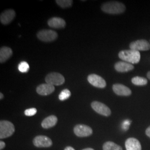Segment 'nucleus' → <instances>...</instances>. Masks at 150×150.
<instances>
[{"label": "nucleus", "instance_id": "9b49d317", "mask_svg": "<svg viewBox=\"0 0 150 150\" xmlns=\"http://www.w3.org/2000/svg\"><path fill=\"white\" fill-rule=\"evenodd\" d=\"M16 16V12L13 10H7L3 12L0 16V21L4 25H8L12 21Z\"/></svg>", "mask_w": 150, "mask_h": 150}, {"label": "nucleus", "instance_id": "393cba45", "mask_svg": "<svg viewBox=\"0 0 150 150\" xmlns=\"http://www.w3.org/2000/svg\"><path fill=\"white\" fill-rule=\"evenodd\" d=\"M131 122V121L129 120H126L123 121L122 124V127L123 130L127 131L129 129Z\"/></svg>", "mask_w": 150, "mask_h": 150}, {"label": "nucleus", "instance_id": "c756f323", "mask_svg": "<svg viewBox=\"0 0 150 150\" xmlns=\"http://www.w3.org/2000/svg\"><path fill=\"white\" fill-rule=\"evenodd\" d=\"M147 77L150 80V71L148 72V73H147Z\"/></svg>", "mask_w": 150, "mask_h": 150}, {"label": "nucleus", "instance_id": "bb28decb", "mask_svg": "<svg viewBox=\"0 0 150 150\" xmlns=\"http://www.w3.org/2000/svg\"><path fill=\"white\" fill-rule=\"evenodd\" d=\"M146 134L148 137H149L150 138V126L147 129H146Z\"/></svg>", "mask_w": 150, "mask_h": 150}, {"label": "nucleus", "instance_id": "f257e3e1", "mask_svg": "<svg viewBox=\"0 0 150 150\" xmlns=\"http://www.w3.org/2000/svg\"><path fill=\"white\" fill-rule=\"evenodd\" d=\"M101 10L109 14H120L125 11L126 7L121 2L111 1L104 3L101 6Z\"/></svg>", "mask_w": 150, "mask_h": 150}, {"label": "nucleus", "instance_id": "b1692460", "mask_svg": "<svg viewBox=\"0 0 150 150\" xmlns=\"http://www.w3.org/2000/svg\"><path fill=\"white\" fill-rule=\"evenodd\" d=\"M37 113V109L35 108H28L25 111V115L27 116H32Z\"/></svg>", "mask_w": 150, "mask_h": 150}, {"label": "nucleus", "instance_id": "a211bd4d", "mask_svg": "<svg viewBox=\"0 0 150 150\" xmlns=\"http://www.w3.org/2000/svg\"><path fill=\"white\" fill-rule=\"evenodd\" d=\"M57 122V117L54 115H51L43 120L41 123V126L43 129H50L54 126Z\"/></svg>", "mask_w": 150, "mask_h": 150}, {"label": "nucleus", "instance_id": "7ed1b4c3", "mask_svg": "<svg viewBox=\"0 0 150 150\" xmlns=\"http://www.w3.org/2000/svg\"><path fill=\"white\" fill-rule=\"evenodd\" d=\"M15 129L13 124L11 122L2 120L0 122V139H3L9 137L15 132Z\"/></svg>", "mask_w": 150, "mask_h": 150}, {"label": "nucleus", "instance_id": "4468645a", "mask_svg": "<svg viewBox=\"0 0 150 150\" xmlns=\"http://www.w3.org/2000/svg\"><path fill=\"white\" fill-rule=\"evenodd\" d=\"M48 25L51 28L61 29L66 27V22L63 18L57 17H54L48 20Z\"/></svg>", "mask_w": 150, "mask_h": 150}, {"label": "nucleus", "instance_id": "5701e85b", "mask_svg": "<svg viewBox=\"0 0 150 150\" xmlns=\"http://www.w3.org/2000/svg\"><path fill=\"white\" fill-rule=\"evenodd\" d=\"M18 70L22 73H26L30 69L29 64L25 61H22L18 65Z\"/></svg>", "mask_w": 150, "mask_h": 150}, {"label": "nucleus", "instance_id": "7c9ffc66", "mask_svg": "<svg viewBox=\"0 0 150 150\" xmlns=\"http://www.w3.org/2000/svg\"><path fill=\"white\" fill-rule=\"evenodd\" d=\"M82 150H93V149H91V148H87V149H83Z\"/></svg>", "mask_w": 150, "mask_h": 150}, {"label": "nucleus", "instance_id": "aec40b11", "mask_svg": "<svg viewBox=\"0 0 150 150\" xmlns=\"http://www.w3.org/2000/svg\"><path fill=\"white\" fill-rule=\"evenodd\" d=\"M131 81L133 84L136 86H144L147 83V80L146 79L139 76L134 77L132 79Z\"/></svg>", "mask_w": 150, "mask_h": 150}, {"label": "nucleus", "instance_id": "c85d7f7f", "mask_svg": "<svg viewBox=\"0 0 150 150\" xmlns=\"http://www.w3.org/2000/svg\"><path fill=\"white\" fill-rule=\"evenodd\" d=\"M3 98H4V95L1 92V93H0V99L2 100Z\"/></svg>", "mask_w": 150, "mask_h": 150}, {"label": "nucleus", "instance_id": "ddd939ff", "mask_svg": "<svg viewBox=\"0 0 150 150\" xmlns=\"http://www.w3.org/2000/svg\"><path fill=\"white\" fill-rule=\"evenodd\" d=\"M54 86L48 83H43L38 86L36 92L38 94L42 96H47L54 91Z\"/></svg>", "mask_w": 150, "mask_h": 150}, {"label": "nucleus", "instance_id": "f8f14e48", "mask_svg": "<svg viewBox=\"0 0 150 150\" xmlns=\"http://www.w3.org/2000/svg\"><path fill=\"white\" fill-rule=\"evenodd\" d=\"M113 92L118 96H129L131 95V91L129 87L122 84L116 83L112 86Z\"/></svg>", "mask_w": 150, "mask_h": 150}, {"label": "nucleus", "instance_id": "a878e982", "mask_svg": "<svg viewBox=\"0 0 150 150\" xmlns=\"http://www.w3.org/2000/svg\"><path fill=\"white\" fill-rule=\"evenodd\" d=\"M5 143L4 141H1V142H0V150H3L5 147Z\"/></svg>", "mask_w": 150, "mask_h": 150}, {"label": "nucleus", "instance_id": "2eb2a0df", "mask_svg": "<svg viewBox=\"0 0 150 150\" xmlns=\"http://www.w3.org/2000/svg\"><path fill=\"white\" fill-rule=\"evenodd\" d=\"M126 150H141V145L139 141L135 138H129L125 142Z\"/></svg>", "mask_w": 150, "mask_h": 150}, {"label": "nucleus", "instance_id": "412c9836", "mask_svg": "<svg viewBox=\"0 0 150 150\" xmlns=\"http://www.w3.org/2000/svg\"><path fill=\"white\" fill-rule=\"evenodd\" d=\"M56 2L61 8H66L71 7L73 4V1L72 0H56Z\"/></svg>", "mask_w": 150, "mask_h": 150}, {"label": "nucleus", "instance_id": "f3484780", "mask_svg": "<svg viewBox=\"0 0 150 150\" xmlns=\"http://www.w3.org/2000/svg\"><path fill=\"white\" fill-rule=\"evenodd\" d=\"M12 55V50L8 47H2L0 49V62L4 63Z\"/></svg>", "mask_w": 150, "mask_h": 150}, {"label": "nucleus", "instance_id": "cd10ccee", "mask_svg": "<svg viewBox=\"0 0 150 150\" xmlns=\"http://www.w3.org/2000/svg\"><path fill=\"white\" fill-rule=\"evenodd\" d=\"M64 150H75L73 147H71V146H67V147H66L65 149H64Z\"/></svg>", "mask_w": 150, "mask_h": 150}, {"label": "nucleus", "instance_id": "0eeeda50", "mask_svg": "<svg viewBox=\"0 0 150 150\" xmlns=\"http://www.w3.org/2000/svg\"><path fill=\"white\" fill-rule=\"evenodd\" d=\"M74 131L75 134L80 137H88L92 134L93 132L90 127L83 124H79L75 126Z\"/></svg>", "mask_w": 150, "mask_h": 150}, {"label": "nucleus", "instance_id": "9d476101", "mask_svg": "<svg viewBox=\"0 0 150 150\" xmlns=\"http://www.w3.org/2000/svg\"><path fill=\"white\" fill-rule=\"evenodd\" d=\"M131 50L136 51H147L150 49V43L145 40H139L129 44Z\"/></svg>", "mask_w": 150, "mask_h": 150}, {"label": "nucleus", "instance_id": "f03ea898", "mask_svg": "<svg viewBox=\"0 0 150 150\" xmlns=\"http://www.w3.org/2000/svg\"><path fill=\"white\" fill-rule=\"evenodd\" d=\"M120 59L131 64H136L139 63L141 59L139 51L134 50L121 51L118 54Z\"/></svg>", "mask_w": 150, "mask_h": 150}, {"label": "nucleus", "instance_id": "20e7f679", "mask_svg": "<svg viewBox=\"0 0 150 150\" xmlns=\"http://www.w3.org/2000/svg\"><path fill=\"white\" fill-rule=\"evenodd\" d=\"M38 38L45 42H52L58 37L57 33L52 30H42L37 33Z\"/></svg>", "mask_w": 150, "mask_h": 150}, {"label": "nucleus", "instance_id": "4be33fe9", "mask_svg": "<svg viewBox=\"0 0 150 150\" xmlns=\"http://www.w3.org/2000/svg\"><path fill=\"white\" fill-rule=\"evenodd\" d=\"M70 96H71V92L70 90H69L68 89H64L61 91V92L59 93V100L64 101L69 98Z\"/></svg>", "mask_w": 150, "mask_h": 150}, {"label": "nucleus", "instance_id": "6e6552de", "mask_svg": "<svg viewBox=\"0 0 150 150\" xmlns=\"http://www.w3.org/2000/svg\"><path fill=\"white\" fill-rule=\"evenodd\" d=\"M88 82L92 86L103 88L106 86V82L102 77L96 74H91L87 77Z\"/></svg>", "mask_w": 150, "mask_h": 150}, {"label": "nucleus", "instance_id": "6ab92c4d", "mask_svg": "<svg viewBox=\"0 0 150 150\" xmlns=\"http://www.w3.org/2000/svg\"><path fill=\"white\" fill-rule=\"evenodd\" d=\"M103 150H122V149L120 145H117L112 141H107L103 144Z\"/></svg>", "mask_w": 150, "mask_h": 150}, {"label": "nucleus", "instance_id": "1a4fd4ad", "mask_svg": "<svg viewBox=\"0 0 150 150\" xmlns=\"http://www.w3.org/2000/svg\"><path fill=\"white\" fill-rule=\"evenodd\" d=\"M33 144L37 147H48L52 145V140L46 136H38L34 138Z\"/></svg>", "mask_w": 150, "mask_h": 150}, {"label": "nucleus", "instance_id": "39448f33", "mask_svg": "<svg viewBox=\"0 0 150 150\" xmlns=\"http://www.w3.org/2000/svg\"><path fill=\"white\" fill-rule=\"evenodd\" d=\"M46 83L52 86H59L64 83L65 79L63 75L57 72H51L48 74L45 77Z\"/></svg>", "mask_w": 150, "mask_h": 150}, {"label": "nucleus", "instance_id": "dca6fc26", "mask_svg": "<svg viewBox=\"0 0 150 150\" xmlns=\"http://www.w3.org/2000/svg\"><path fill=\"white\" fill-rule=\"evenodd\" d=\"M115 69L119 72H126L134 70V66L126 62L119 61L115 64Z\"/></svg>", "mask_w": 150, "mask_h": 150}, {"label": "nucleus", "instance_id": "423d86ee", "mask_svg": "<svg viewBox=\"0 0 150 150\" xmlns=\"http://www.w3.org/2000/svg\"><path fill=\"white\" fill-rule=\"evenodd\" d=\"M91 107L93 110L100 115L105 116H109L111 114V111L110 108L101 102L93 101L91 103Z\"/></svg>", "mask_w": 150, "mask_h": 150}]
</instances>
